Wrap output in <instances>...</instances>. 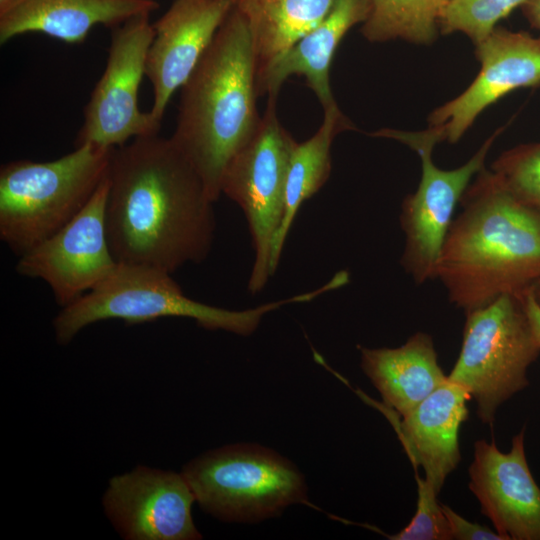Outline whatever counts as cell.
<instances>
[{"label": "cell", "instance_id": "cell-1", "mask_svg": "<svg viewBox=\"0 0 540 540\" xmlns=\"http://www.w3.org/2000/svg\"><path fill=\"white\" fill-rule=\"evenodd\" d=\"M214 201L171 138L138 137L114 148L106 231L116 261L174 273L208 256Z\"/></svg>", "mask_w": 540, "mask_h": 540}, {"label": "cell", "instance_id": "cell-2", "mask_svg": "<svg viewBox=\"0 0 540 540\" xmlns=\"http://www.w3.org/2000/svg\"><path fill=\"white\" fill-rule=\"evenodd\" d=\"M459 204L434 270L449 301L467 313L532 292L540 282V209L516 199L485 167Z\"/></svg>", "mask_w": 540, "mask_h": 540}, {"label": "cell", "instance_id": "cell-3", "mask_svg": "<svg viewBox=\"0 0 540 540\" xmlns=\"http://www.w3.org/2000/svg\"><path fill=\"white\" fill-rule=\"evenodd\" d=\"M257 63L250 32L233 7L210 47L181 87L176 127L170 137L219 199L224 173L256 133Z\"/></svg>", "mask_w": 540, "mask_h": 540}, {"label": "cell", "instance_id": "cell-4", "mask_svg": "<svg viewBox=\"0 0 540 540\" xmlns=\"http://www.w3.org/2000/svg\"><path fill=\"white\" fill-rule=\"evenodd\" d=\"M171 275L150 266L118 263L104 281L54 318L57 342L68 344L83 328L99 321L118 319L134 325L166 317L190 318L208 330L249 336L268 312L312 299L307 292L246 310H229L189 298Z\"/></svg>", "mask_w": 540, "mask_h": 540}, {"label": "cell", "instance_id": "cell-5", "mask_svg": "<svg viewBox=\"0 0 540 540\" xmlns=\"http://www.w3.org/2000/svg\"><path fill=\"white\" fill-rule=\"evenodd\" d=\"M113 149L83 144L52 161L2 165L1 240L21 256L67 224L109 176Z\"/></svg>", "mask_w": 540, "mask_h": 540}, {"label": "cell", "instance_id": "cell-6", "mask_svg": "<svg viewBox=\"0 0 540 540\" xmlns=\"http://www.w3.org/2000/svg\"><path fill=\"white\" fill-rule=\"evenodd\" d=\"M458 359L447 378L470 394L483 424L529 385L528 369L540 354L525 297L503 295L467 312Z\"/></svg>", "mask_w": 540, "mask_h": 540}, {"label": "cell", "instance_id": "cell-7", "mask_svg": "<svg viewBox=\"0 0 540 540\" xmlns=\"http://www.w3.org/2000/svg\"><path fill=\"white\" fill-rule=\"evenodd\" d=\"M182 473L200 507L221 521H262L307 501L305 479L295 465L257 444L210 450Z\"/></svg>", "mask_w": 540, "mask_h": 540}, {"label": "cell", "instance_id": "cell-8", "mask_svg": "<svg viewBox=\"0 0 540 540\" xmlns=\"http://www.w3.org/2000/svg\"><path fill=\"white\" fill-rule=\"evenodd\" d=\"M502 130L494 131L466 163L450 170L433 162V149L441 140L431 127L422 131L383 128L371 133L407 145L421 161L417 190L404 198L399 215L404 234L400 264L417 285L434 280L435 264L456 207L472 179L485 167L487 155Z\"/></svg>", "mask_w": 540, "mask_h": 540}, {"label": "cell", "instance_id": "cell-9", "mask_svg": "<svg viewBox=\"0 0 540 540\" xmlns=\"http://www.w3.org/2000/svg\"><path fill=\"white\" fill-rule=\"evenodd\" d=\"M277 96H269L260 125L228 165L221 192L242 209L251 235L254 260L248 290L255 295L273 276L270 252L285 212L287 171L297 143L281 125Z\"/></svg>", "mask_w": 540, "mask_h": 540}, {"label": "cell", "instance_id": "cell-10", "mask_svg": "<svg viewBox=\"0 0 540 540\" xmlns=\"http://www.w3.org/2000/svg\"><path fill=\"white\" fill-rule=\"evenodd\" d=\"M150 15L135 16L111 29L106 66L84 108L75 146L117 148L158 134L161 124L138 106L146 59L154 37Z\"/></svg>", "mask_w": 540, "mask_h": 540}, {"label": "cell", "instance_id": "cell-11", "mask_svg": "<svg viewBox=\"0 0 540 540\" xmlns=\"http://www.w3.org/2000/svg\"><path fill=\"white\" fill-rule=\"evenodd\" d=\"M109 176L67 224L20 256L18 274L45 281L66 307L93 290L116 268L106 231Z\"/></svg>", "mask_w": 540, "mask_h": 540}, {"label": "cell", "instance_id": "cell-12", "mask_svg": "<svg viewBox=\"0 0 540 540\" xmlns=\"http://www.w3.org/2000/svg\"><path fill=\"white\" fill-rule=\"evenodd\" d=\"M475 47L480 63L475 79L428 117L441 142H458L487 107L510 92L540 87V37L496 27Z\"/></svg>", "mask_w": 540, "mask_h": 540}, {"label": "cell", "instance_id": "cell-13", "mask_svg": "<svg viewBox=\"0 0 540 540\" xmlns=\"http://www.w3.org/2000/svg\"><path fill=\"white\" fill-rule=\"evenodd\" d=\"M194 493L183 473L137 466L110 479L105 513L126 540H198Z\"/></svg>", "mask_w": 540, "mask_h": 540}, {"label": "cell", "instance_id": "cell-14", "mask_svg": "<svg viewBox=\"0 0 540 540\" xmlns=\"http://www.w3.org/2000/svg\"><path fill=\"white\" fill-rule=\"evenodd\" d=\"M524 429L517 433L507 453L494 441L474 444L469 489L481 512L504 540H540V487L529 468Z\"/></svg>", "mask_w": 540, "mask_h": 540}, {"label": "cell", "instance_id": "cell-15", "mask_svg": "<svg viewBox=\"0 0 540 540\" xmlns=\"http://www.w3.org/2000/svg\"><path fill=\"white\" fill-rule=\"evenodd\" d=\"M232 10L231 0H173L154 23L146 59L153 88L150 114L161 124L172 95L183 86Z\"/></svg>", "mask_w": 540, "mask_h": 540}, {"label": "cell", "instance_id": "cell-16", "mask_svg": "<svg viewBox=\"0 0 540 540\" xmlns=\"http://www.w3.org/2000/svg\"><path fill=\"white\" fill-rule=\"evenodd\" d=\"M470 399L466 389L447 379L397 425L412 463L425 472L424 479H417L418 488L436 497L460 462L458 435Z\"/></svg>", "mask_w": 540, "mask_h": 540}, {"label": "cell", "instance_id": "cell-17", "mask_svg": "<svg viewBox=\"0 0 540 540\" xmlns=\"http://www.w3.org/2000/svg\"><path fill=\"white\" fill-rule=\"evenodd\" d=\"M371 11L370 0H333L324 18L291 48L257 71L258 96H278L292 75L303 76L323 109L336 104L329 70L336 49L347 32L363 24Z\"/></svg>", "mask_w": 540, "mask_h": 540}, {"label": "cell", "instance_id": "cell-18", "mask_svg": "<svg viewBox=\"0 0 540 540\" xmlns=\"http://www.w3.org/2000/svg\"><path fill=\"white\" fill-rule=\"evenodd\" d=\"M158 8L156 0H16L0 9V43L39 32L79 44L97 25L112 29Z\"/></svg>", "mask_w": 540, "mask_h": 540}, {"label": "cell", "instance_id": "cell-19", "mask_svg": "<svg viewBox=\"0 0 540 540\" xmlns=\"http://www.w3.org/2000/svg\"><path fill=\"white\" fill-rule=\"evenodd\" d=\"M361 368L384 404L401 417L447 381L432 337L416 332L396 348L359 347Z\"/></svg>", "mask_w": 540, "mask_h": 540}, {"label": "cell", "instance_id": "cell-20", "mask_svg": "<svg viewBox=\"0 0 540 540\" xmlns=\"http://www.w3.org/2000/svg\"><path fill=\"white\" fill-rule=\"evenodd\" d=\"M324 110L323 121L313 136L296 143L289 160L285 212L270 252L272 275L277 270L288 233L301 205L316 194L327 182L331 169V146L340 132L355 129L337 103Z\"/></svg>", "mask_w": 540, "mask_h": 540}, {"label": "cell", "instance_id": "cell-21", "mask_svg": "<svg viewBox=\"0 0 540 540\" xmlns=\"http://www.w3.org/2000/svg\"><path fill=\"white\" fill-rule=\"evenodd\" d=\"M247 23L257 71L291 48L327 14L333 0H231Z\"/></svg>", "mask_w": 540, "mask_h": 540}, {"label": "cell", "instance_id": "cell-22", "mask_svg": "<svg viewBox=\"0 0 540 540\" xmlns=\"http://www.w3.org/2000/svg\"><path fill=\"white\" fill-rule=\"evenodd\" d=\"M371 11L362 24L363 36L371 42L404 40L430 45L439 33L438 0H370Z\"/></svg>", "mask_w": 540, "mask_h": 540}, {"label": "cell", "instance_id": "cell-23", "mask_svg": "<svg viewBox=\"0 0 540 540\" xmlns=\"http://www.w3.org/2000/svg\"><path fill=\"white\" fill-rule=\"evenodd\" d=\"M526 0H447L439 13L442 34L460 32L474 45L487 38L497 23Z\"/></svg>", "mask_w": 540, "mask_h": 540}, {"label": "cell", "instance_id": "cell-24", "mask_svg": "<svg viewBox=\"0 0 540 540\" xmlns=\"http://www.w3.org/2000/svg\"><path fill=\"white\" fill-rule=\"evenodd\" d=\"M490 170L516 199L540 209V142L504 151Z\"/></svg>", "mask_w": 540, "mask_h": 540}, {"label": "cell", "instance_id": "cell-25", "mask_svg": "<svg viewBox=\"0 0 540 540\" xmlns=\"http://www.w3.org/2000/svg\"><path fill=\"white\" fill-rule=\"evenodd\" d=\"M392 540H451L438 497L418 490L417 506L409 524L390 535Z\"/></svg>", "mask_w": 540, "mask_h": 540}, {"label": "cell", "instance_id": "cell-26", "mask_svg": "<svg viewBox=\"0 0 540 540\" xmlns=\"http://www.w3.org/2000/svg\"><path fill=\"white\" fill-rule=\"evenodd\" d=\"M442 512L447 520L450 539L456 540H504L501 535L490 528L470 522L456 513L452 508L441 504Z\"/></svg>", "mask_w": 540, "mask_h": 540}, {"label": "cell", "instance_id": "cell-27", "mask_svg": "<svg viewBox=\"0 0 540 540\" xmlns=\"http://www.w3.org/2000/svg\"><path fill=\"white\" fill-rule=\"evenodd\" d=\"M525 308L534 332L540 341V303L533 292L525 296Z\"/></svg>", "mask_w": 540, "mask_h": 540}, {"label": "cell", "instance_id": "cell-28", "mask_svg": "<svg viewBox=\"0 0 540 540\" xmlns=\"http://www.w3.org/2000/svg\"><path fill=\"white\" fill-rule=\"evenodd\" d=\"M521 9L530 25L540 31V0H526Z\"/></svg>", "mask_w": 540, "mask_h": 540}, {"label": "cell", "instance_id": "cell-29", "mask_svg": "<svg viewBox=\"0 0 540 540\" xmlns=\"http://www.w3.org/2000/svg\"><path fill=\"white\" fill-rule=\"evenodd\" d=\"M532 292H533L535 298L540 303V282L534 287Z\"/></svg>", "mask_w": 540, "mask_h": 540}, {"label": "cell", "instance_id": "cell-30", "mask_svg": "<svg viewBox=\"0 0 540 540\" xmlns=\"http://www.w3.org/2000/svg\"><path fill=\"white\" fill-rule=\"evenodd\" d=\"M16 0H0V9L6 7L7 5L11 4Z\"/></svg>", "mask_w": 540, "mask_h": 540}, {"label": "cell", "instance_id": "cell-31", "mask_svg": "<svg viewBox=\"0 0 540 540\" xmlns=\"http://www.w3.org/2000/svg\"><path fill=\"white\" fill-rule=\"evenodd\" d=\"M438 2H439V6H440V11H441V9L443 8V6L447 2V0H438Z\"/></svg>", "mask_w": 540, "mask_h": 540}]
</instances>
